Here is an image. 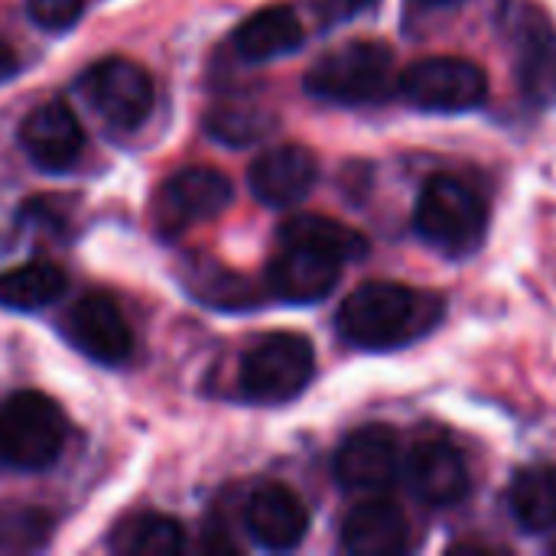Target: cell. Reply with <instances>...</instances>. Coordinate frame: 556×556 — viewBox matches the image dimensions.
<instances>
[{
  "label": "cell",
  "instance_id": "f546056e",
  "mask_svg": "<svg viewBox=\"0 0 556 556\" xmlns=\"http://www.w3.org/2000/svg\"><path fill=\"white\" fill-rule=\"evenodd\" d=\"M0 463H3V456H0Z\"/></svg>",
  "mask_w": 556,
  "mask_h": 556
},
{
  "label": "cell",
  "instance_id": "7a4b0ae2",
  "mask_svg": "<svg viewBox=\"0 0 556 556\" xmlns=\"http://www.w3.org/2000/svg\"><path fill=\"white\" fill-rule=\"evenodd\" d=\"M394 88V52L375 39L329 49L306 72V91L332 104H375Z\"/></svg>",
  "mask_w": 556,
  "mask_h": 556
},
{
  "label": "cell",
  "instance_id": "30bf717a",
  "mask_svg": "<svg viewBox=\"0 0 556 556\" xmlns=\"http://www.w3.org/2000/svg\"><path fill=\"white\" fill-rule=\"evenodd\" d=\"M65 339L101 365H124L134 352L130 326L121 306L104 293L81 296L62 319Z\"/></svg>",
  "mask_w": 556,
  "mask_h": 556
},
{
  "label": "cell",
  "instance_id": "d6986e66",
  "mask_svg": "<svg viewBox=\"0 0 556 556\" xmlns=\"http://www.w3.org/2000/svg\"><path fill=\"white\" fill-rule=\"evenodd\" d=\"M68 287V277L52 261H29L0 274V306L33 313L55 303Z\"/></svg>",
  "mask_w": 556,
  "mask_h": 556
},
{
  "label": "cell",
  "instance_id": "4316f807",
  "mask_svg": "<svg viewBox=\"0 0 556 556\" xmlns=\"http://www.w3.org/2000/svg\"><path fill=\"white\" fill-rule=\"evenodd\" d=\"M375 0H326V10L336 16V20H345V16H355L362 10H368Z\"/></svg>",
  "mask_w": 556,
  "mask_h": 556
},
{
  "label": "cell",
  "instance_id": "3957f363",
  "mask_svg": "<svg viewBox=\"0 0 556 556\" xmlns=\"http://www.w3.org/2000/svg\"><path fill=\"white\" fill-rule=\"evenodd\" d=\"M485 225H489V215H485L479 192L450 173H437L424 186L417 208H414L417 235L430 248L450 257H463L476 251L479 241L485 238Z\"/></svg>",
  "mask_w": 556,
  "mask_h": 556
},
{
  "label": "cell",
  "instance_id": "52a82bcc",
  "mask_svg": "<svg viewBox=\"0 0 556 556\" xmlns=\"http://www.w3.org/2000/svg\"><path fill=\"white\" fill-rule=\"evenodd\" d=\"M78 91L88 108L114 130H134L153 111V78L130 59L94 62L78 78Z\"/></svg>",
  "mask_w": 556,
  "mask_h": 556
},
{
  "label": "cell",
  "instance_id": "5bb4252c",
  "mask_svg": "<svg viewBox=\"0 0 556 556\" xmlns=\"http://www.w3.org/2000/svg\"><path fill=\"white\" fill-rule=\"evenodd\" d=\"M244 525H248V534L264 551H293L306 538L309 515L293 489L267 482L254 489V495L248 498Z\"/></svg>",
  "mask_w": 556,
  "mask_h": 556
},
{
  "label": "cell",
  "instance_id": "ba28073f",
  "mask_svg": "<svg viewBox=\"0 0 556 556\" xmlns=\"http://www.w3.org/2000/svg\"><path fill=\"white\" fill-rule=\"evenodd\" d=\"M235 199V186L225 173L208 166H189L169 176L156 192V231L176 238L192 225L218 218Z\"/></svg>",
  "mask_w": 556,
  "mask_h": 556
},
{
  "label": "cell",
  "instance_id": "44dd1931",
  "mask_svg": "<svg viewBox=\"0 0 556 556\" xmlns=\"http://www.w3.org/2000/svg\"><path fill=\"white\" fill-rule=\"evenodd\" d=\"M111 551L121 556H173L182 551V525L169 515H134L111 534Z\"/></svg>",
  "mask_w": 556,
  "mask_h": 556
},
{
  "label": "cell",
  "instance_id": "e0dca14e",
  "mask_svg": "<svg viewBox=\"0 0 556 556\" xmlns=\"http://www.w3.org/2000/svg\"><path fill=\"white\" fill-rule=\"evenodd\" d=\"M235 52L248 62H267L303 46V23L293 7H264L251 13L231 36Z\"/></svg>",
  "mask_w": 556,
  "mask_h": 556
},
{
  "label": "cell",
  "instance_id": "8fae6325",
  "mask_svg": "<svg viewBox=\"0 0 556 556\" xmlns=\"http://www.w3.org/2000/svg\"><path fill=\"white\" fill-rule=\"evenodd\" d=\"M410 492L430 508H453L469 495V469L446 437H420L404 463Z\"/></svg>",
  "mask_w": 556,
  "mask_h": 556
},
{
  "label": "cell",
  "instance_id": "8992f818",
  "mask_svg": "<svg viewBox=\"0 0 556 556\" xmlns=\"http://www.w3.org/2000/svg\"><path fill=\"white\" fill-rule=\"evenodd\" d=\"M407 104L430 114H463L489 98V75L459 55L417 59L397 81Z\"/></svg>",
  "mask_w": 556,
  "mask_h": 556
},
{
  "label": "cell",
  "instance_id": "cb8c5ba5",
  "mask_svg": "<svg viewBox=\"0 0 556 556\" xmlns=\"http://www.w3.org/2000/svg\"><path fill=\"white\" fill-rule=\"evenodd\" d=\"M189 287L195 293V300L212 303V306H225V309H241L254 303L251 283L244 277H238L235 270L222 267V264H199L189 267Z\"/></svg>",
  "mask_w": 556,
  "mask_h": 556
},
{
  "label": "cell",
  "instance_id": "6da1fadb",
  "mask_svg": "<svg viewBox=\"0 0 556 556\" xmlns=\"http://www.w3.org/2000/svg\"><path fill=\"white\" fill-rule=\"evenodd\" d=\"M443 300L391 280L362 283L339 309V336L365 352H388L410 345L433 332L443 319Z\"/></svg>",
  "mask_w": 556,
  "mask_h": 556
},
{
  "label": "cell",
  "instance_id": "5b68a950",
  "mask_svg": "<svg viewBox=\"0 0 556 556\" xmlns=\"http://www.w3.org/2000/svg\"><path fill=\"white\" fill-rule=\"evenodd\" d=\"M65 443V414L62 407L39 394L20 391L0 407V456L7 466L39 472L49 469Z\"/></svg>",
  "mask_w": 556,
  "mask_h": 556
},
{
  "label": "cell",
  "instance_id": "83f0119b",
  "mask_svg": "<svg viewBox=\"0 0 556 556\" xmlns=\"http://www.w3.org/2000/svg\"><path fill=\"white\" fill-rule=\"evenodd\" d=\"M16 72H20V55H16V49L0 36V81L13 78Z\"/></svg>",
  "mask_w": 556,
  "mask_h": 556
},
{
  "label": "cell",
  "instance_id": "9a60e30c",
  "mask_svg": "<svg viewBox=\"0 0 556 556\" xmlns=\"http://www.w3.org/2000/svg\"><path fill=\"white\" fill-rule=\"evenodd\" d=\"M339 274H342L339 261L306 248L283 244V251L270 261L267 283L287 303H319L336 290Z\"/></svg>",
  "mask_w": 556,
  "mask_h": 556
},
{
  "label": "cell",
  "instance_id": "f1b7e54d",
  "mask_svg": "<svg viewBox=\"0 0 556 556\" xmlns=\"http://www.w3.org/2000/svg\"><path fill=\"white\" fill-rule=\"evenodd\" d=\"M424 3H453V0H424Z\"/></svg>",
  "mask_w": 556,
  "mask_h": 556
},
{
  "label": "cell",
  "instance_id": "7402d4cb",
  "mask_svg": "<svg viewBox=\"0 0 556 556\" xmlns=\"http://www.w3.org/2000/svg\"><path fill=\"white\" fill-rule=\"evenodd\" d=\"M52 538V518L36 505H0V554H33Z\"/></svg>",
  "mask_w": 556,
  "mask_h": 556
},
{
  "label": "cell",
  "instance_id": "277c9868",
  "mask_svg": "<svg viewBox=\"0 0 556 556\" xmlns=\"http://www.w3.org/2000/svg\"><path fill=\"white\" fill-rule=\"evenodd\" d=\"M313 371L316 352L306 336L270 332L244 352L238 388L254 404H287L306 391Z\"/></svg>",
  "mask_w": 556,
  "mask_h": 556
},
{
  "label": "cell",
  "instance_id": "9c48e42d",
  "mask_svg": "<svg viewBox=\"0 0 556 556\" xmlns=\"http://www.w3.org/2000/svg\"><path fill=\"white\" fill-rule=\"evenodd\" d=\"M336 479L345 492L381 495L401 479V443L388 427H362L336 453Z\"/></svg>",
  "mask_w": 556,
  "mask_h": 556
},
{
  "label": "cell",
  "instance_id": "7c38bea8",
  "mask_svg": "<svg viewBox=\"0 0 556 556\" xmlns=\"http://www.w3.org/2000/svg\"><path fill=\"white\" fill-rule=\"evenodd\" d=\"M316 179L319 160L303 143H277L264 150L248 169L251 192L270 208H290L303 202L313 192Z\"/></svg>",
  "mask_w": 556,
  "mask_h": 556
},
{
  "label": "cell",
  "instance_id": "4fadbf2b",
  "mask_svg": "<svg viewBox=\"0 0 556 556\" xmlns=\"http://www.w3.org/2000/svg\"><path fill=\"white\" fill-rule=\"evenodd\" d=\"M20 147L39 169L62 173L78 160V153L85 147V134L68 104L46 101L23 121Z\"/></svg>",
  "mask_w": 556,
  "mask_h": 556
},
{
  "label": "cell",
  "instance_id": "2e32d148",
  "mask_svg": "<svg viewBox=\"0 0 556 556\" xmlns=\"http://www.w3.org/2000/svg\"><path fill=\"white\" fill-rule=\"evenodd\" d=\"M342 547L355 556H391L407 547V518L397 505L371 498L349 511L342 525Z\"/></svg>",
  "mask_w": 556,
  "mask_h": 556
},
{
  "label": "cell",
  "instance_id": "ac0fdd59",
  "mask_svg": "<svg viewBox=\"0 0 556 556\" xmlns=\"http://www.w3.org/2000/svg\"><path fill=\"white\" fill-rule=\"evenodd\" d=\"M280 244L306 248L316 254H326L339 264L362 261L368 254V238L336 218L326 215H296L280 225Z\"/></svg>",
  "mask_w": 556,
  "mask_h": 556
},
{
  "label": "cell",
  "instance_id": "ffe728a7",
  "mask_svg": "<svg viewBox=\"0 0 556 556\" xmlns=\"http://www.w3.org/2000/svg\"><path fill=\"white\" fill-rule=\"evenodd\" d=\"M508 505L515 521L528 534H551L556 531V469L551 466H528L515 476Z\"/></svg>",
  "mask_w": 556,
  "mask_h": 556
},
{
  "label": "cell",
  "instance_id": "d4e9b609",
  "mask_svg": "<svg viewBox=\"0 0 556 556\" xmlns=\"http://www.w3.org/2000/svg\"><path fill=\"white\" fill-rule=\"evenodd\" d=\"M208 130L215 140L222 143H254L257 137H264L270 130V121L264 117V111L248 108V104H228V108H215L208 114Z\"/></svg>",
  "mask_w": 556,
  "mask_h": 556
},
{
  "label": "cell",
  "instance_id": "484cf974",
  "mask_svg": "<svg viewBox=\"0 0 556 556\" xmlns=\"http://www.w3.org/2000/svg\"><path fill=\"white\" fill-rule=\"evenodd\" d=\"M26 10L36 26H42L49 33H62L81 20L85 0H26Z\"/></svg>",
  "mask_w": 556,
  "mask_h": 556
},
{
  "label": "cell",
  "instance_id": "603a6c76",
  "mask_svg": "<svg viewBox=\"0 0 556 556\" xmlns=\"http://www.w3.org/2000/svg\"><path fill=\"white\" fill-rule=\"evenodd\" d=\"M521 72H525L528 91L534 94L556 88V42L547 23L538 13L521 33Z\"/></svg>",
  "mask_w": 556,
  "mask_h": 556
}]
</instances>
